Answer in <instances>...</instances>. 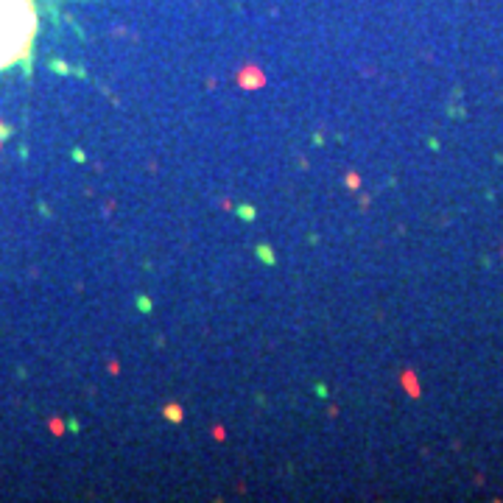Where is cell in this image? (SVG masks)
I'll use <instances>...</instances> for the list:
<instances>
[{"instance_id":"6da1fadb","label":"cell","mask_w":503,"mask_h":503,"mask_svg":"<svg viewBox=\"0 0 503 503\" xmlns=\"http://www.w3.org/2000/svg\"><path fill=\"white\" fill-rule=\"evenodd\" d=\"M37 37L34 0H0V70L14 67L31 54Z\"/></svg>"}]
</instances>
